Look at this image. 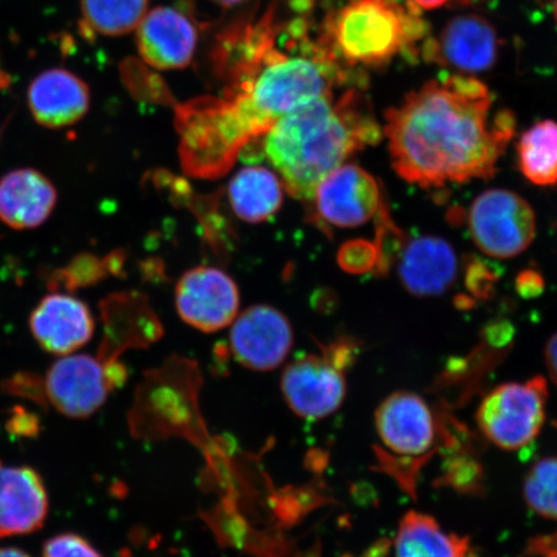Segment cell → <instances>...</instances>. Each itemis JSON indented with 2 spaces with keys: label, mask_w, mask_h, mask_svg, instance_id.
Returning <instances> with one entry per match:
<instances>
[{
  "label": "cell",
  "mask_w": 557,
  "mask_h": 557,
  "mask_svg": "<svg viewBox=\"0 0 557 557\" xmlns=\"http://www.w3.org/2000/svg\"><path fill=\"white\" fill-rule=\"evenodd\" d=\"M239 289L225 271L194 268L181 276L176 287V308L186 324L201 332L226 329L238 315Z\"/></svg>",
  "instance_id": "cell-11"
},
{
  "label": "cell",
  "mask_w": 557,
  "mask_h": 557,
  "mask_svg": "<svg viewBox=\"0 0 557 557\" xmlns=\"http://www.w3.org/2000/svg\"><path fill=\"white\" fill-rule=\"evenodd\" d=\"M0 557H30V555L16 547H2L0 548Z\"/></svg>",
  "instance_id": "cell-36"
},
{
  "label": "cell",
  "mask_w": 557,
  "mask_h": 557,
  "mask_svg": "<svg viewBox=\"0 0 557 557\" xmlns=\"http://www.w3.org/2000/svg\"><path fill=\"white\" fill-rule=\"evenodd\" d=\"M469 228L483 253L508 260L531 247L537 233V220L531 205L519 194L492 189L472 201Z\"/></svg>",
  "instance_id": "cell-9"
},
{
  "label": "cell",
  "mask_w": 557,
  "mask_h": 557,
  "mask_svg": "<svg viewBox=\"0 0 557 557\" xmlns=\"http://www.w3.org/2000/svg\"><path fill=\"white\" fill-rule=\"evenodd\" d=\"M424 58L435 64L470 75L486 72L496 64L498 37L483 16L461 15L451 18L436 38L423 48Z\"/></svg>",
  "instance_id": "cell-13"
},
{
  "label": "cell",
  "mask_w": 557,
  "mask_h": 557,
  "mask_svg": "<svg viewBox=\"0 0 557 557\" xmlns=\"http://www.w3.org/2000/svg\"><path fill=\"white\" fill-rule=\"evenodd\" d=\"M7 429L12 435L34 437L39 434L40 423L37 416L27 412L23 407H16L12 409Z\"/></svg>",
  "instance_id": "cell-32"
},
{
  "label": "cell",
  "mask_w": 557,
  "mask_h": 557,
  "mask_svg": "<svg viewBox=\"0 0 557 557\" xmlns=\"http://www.w3.org/2000/svg\"><path fill=\"white\" fill-rule=\"evenodd\" d=\"M403 287L416 297L441 296L456 282L458 260L450 244L436 236H421L404 246L398 259Z\"/></svg>",
  "instance_id": "cell-19"
},
{
  "label": "cell",
  "mask_w": 557,
  "mask_h": 557,
  "mask_svg": "<svg viewBox=\"0 0 557 557\" xmlns=\"http://www.w3.org/2000/svg\"><path fill=\"white\" fill-rule=\"evenodd\" d=\"M44 557H103L90 543L78 534L64 533L48 540Z\"/></svg>",
  "instance_id": "cell-28"
},
{
  "label": "cell",
  "mask_w": 557,
  "mask_h": 557,
  "mask_svg": "<svg viewBox=\"0 0 557 557\" xmlns=\"http://www.w3.org/2000/svg\"><path fill=\"white\" fill-rule=\"evenodd\" d=\"M2 387L7 394L32 400L44 408H47L48 406L45 380H41L38 374L32 372H18L4 381Z\"/></svg>",
  "instance_id": "cell-29"
},
{
  "label": "cell",
  "mask_w": 557,
  "mask_h": 557,
  "mask_svg": "<svg viewBox=\"0 0 557 557\" xmlns=\"http://www.w3.org/2000/svg\"><path fill=\"white\" fill-rule=\"evenodd\" d=\"M381 138L371 104L350 89L338 101L323 96L277 120L264 134L263 151L290 197L311 203L332 171Z\"/></svg>",
  "instance_id": "cell-2"
},
{
  "label": "cell",
  "mask_w": 557,
  "mask_h": 557,
  "mask_svg": "<svg viewBox=\"0 0 557 557\" xmlns=\"http://www.w3.org/2000/svg\"><path fill=\"white\" fill-rule=\"evenodd\" d=\"M374 422L383 447L395 456L420 458L434 448L435 416L420 395L409 392L388 395L375 410Z\"/></svg>",
  "instance_id": "cell-14"
},
{
  "label": "cell",
  "mask_w": 557,
  "mask_h": 557,
  "mask_svg": "<svg viewBox=\"0 0 557 557\" xmlns=\"http://www.w3.org/2000/svg\"><path fill=\"white\" fill-rule=\"evenodd\" d=\"M492 104L484 83L463 74L408 94L382 128L395 172L422 189L492 178L517 127L510 111L491 117Z\"/></svg>",
  "instance_id": "cell-1"
},
{
  "label": "cell",
  "mask_w": 557,
  "mask_h": 557,
  "mask_svg": "<svg viewBox=\"0 0 557 557\" xmlns=\"http://www.w3.org/2000/svg\"><path fill=\"white\" fill-rule=\"evenodd\" d=\"M125 381V368L116 359L66 355L48 369L45 389L48 404L70 418L92 416Z\"/></svg>",
  "instance_id": "cell-8"
},
{
  "label": "cell",
  "mask_w": 557,
  "mask_h": 557,
  "mask_svg": "<svg viewBox=\"0 0 557 557\" xmlns=\"http://www.w3.org/2000/svg\"><path fill=\"white\" fill-rule=\"evenodd\" d=\"M227 197L240 220L260 224L273 218L281 209L284 185L273 171L264 166H247L230 181Z\"/></svg>",
  "instance_id": "cell-21"
},
{
  "label": "cell",
  "mask_w": 557,
  "mask_h": 557,
  "mask_svg": "<svg viewBox=\"0 0 557 557\" xmlns=\"http://www.w3.org/2000/svg\"><path fill=\"white\" fill-rule=\"evenodd\" d=\"M27 104L41 127L60 129L83 120L90 107L87 83L66 69L54 67L35 76Z\"/></svg>",
  "instance_id": "cell-18"
},
{
  "label": "cell",
  "mask_w": 557,
  "mask_h": 557,
  "mask_svg": "<svg viewBox=\"0 0 557 557\" xmlns=\"http://www.w3.org/2000/svg\"><path fill=\"white\" fill-rule=\"evenodd\" d=\"M273 16L248 27L233 46L232 102L250 137L267 134L277 120L320 97L333 95L339 70L326 50L282 52L276 48Z\"/></svg>",
  "instance_id": "cell-3"
},
{
  "label": "cell",
  "mask_w": 557,
  "mask_h": 557,
  "mask_svg": "<svg viewBox=\"0 0 557 557\" xmlns=\"http://www.w3.org/2000/svg\"><path fill=\"white\" fill-rule=\"evenodd\" d=\"M137 48L146 64L158 70L190 65L198 45L193 21L173 7L146 13L137 27Z\"/></svg>",
  "instance_id": "cell-15"
},
{
  "label": "cell",
  "mask_w": 557,
  "mask_h": 557,
  "mask_svg": "<svg viewBox=\"0 0 557 557\" xmlns=\"http://www.w3.org/2000/svg\"><path fill=\"white\" fill-rule=\"evenodd\" d=\"M355 347L339 341L320 355H306L285 368L282 389L295 413L308 420H320L336 412L345 400V369L351 364Z\"/></svg>",
  "instance_id": "cell-7"
},
{
  "label": "cell",
  "mask_w": 557,
  "mask_h": 557,
  "mask_svg": "<svg viewBox=\"0 0 557 557\" xmlns=\"http://www.w3.org/2000/svg\"><path fill=\"white\" fill-rule=\"evenodd\" d=\"M212 2L221 7H235L246 2V0H212Z\"/></svg>",
  "instance_id": "cell-38"
},
{
  "label": "cell",
  "mask_w": 557,
  "mask_h": 557,
  "mask_svg": "<svg viewBox=\"0 0 557 557\" xmlns=\"http://www.w3.org/2000/svg\"><path fill=\"white\" fill-rule=\"evenodd\" d=\"M543 284L542 276L534 270H525L517 278V288L522 297L531 298L542 294Z\"/></svg>",
  "instance_id": "cell-33"
},
{
  "label": "cell",
  "mask_w": 557,
  "mask_h": 557,
  "mask_svg": "<svg viewBox=\"0 0 557 557\" xmlns=\"http://www.w3.org/2000/svg\"><path fill=\"white\" fill-rule=\"evenodd\" d=\"M496 282V275L482 261L473 260L466 271V285L473 296L486 297Z\"/></svg>",
  "instance_id": "cell-31"
},
{
  "label": "cell",
  "mask_w": 557,
  "mask_h": 557,
  "mask_svg": "<svg viewBox=\"0 0 557 557\" xmlns=\"http://www.w3.org/2000/svg\"><path fill=\"white\" fill-rule=\"evenodd\" d=\"M11 86V76L2 67H0V92Z\"/></svg>",
  "instance_id": "cell-37"
},
{
  "label": "cell",
  "mask_w": 557,
  "mask_h": 557,
  "mask_svg": "<svg viewBox=\"0 0 557 557\" xmlns=\"http://www.w3.org/2000/svg\"><path fill=\"white\" fill-rule=\"evenodd\" d=\"M183 159L199 174L218 172L233 163L250 136L228 100L203 99L180 111Z\"/></svg>",
  "instance_id": "cell-5"
},
{
  "label": "cell",
  "mask_w": 557,
  "mask_h": 557,
  "mask_svg": "<svg viewBox=\"0 0 557 557\" xmlns=\"http://www.w3.org/2000/svg\"><path fill=\"white\" fill-rule=\"evenodd\" d=\"M339 259L341 264L351 273H366L377 264V250L371 243L352 242L346 244Z\"/></svg>",
  "instance_id": "cell-30"
},
{
  "label": "cell",
  "mask_w": 557,
  "mask_h": 557,
  "mask_svg": "<svg viewBox=\"0 0 557 557\" xmlns=\"http://www.w3.org/2000/svg\"><path fill=\"white\" fill-rule=\"evenodd\" d=\"M294 330L283 312L256 305L234 320L230 348L236 360L252 371H273L287 359Z\"/></svg>",
  "instance_id": "cell-12"
},
{
  "label": "cell",
  "mask_w": 557,
  "mask_h": 557,
  "mask_svg": "<svg viewBox=\"0 0 557 557\" xmlns=\"http://www.w3.org/2000/svg\"><path fill=\"white\" fill-rule=\"evenodd\" d=\"M547 398V381L541 375L525 382L504 383L480 403L478 426L500 449L525 448L545 424Z\"/></svg>",
  "instance_id": "cell-6"
},
{
  "label": "cell",
  "mask_w": 557,
  "mask_h": 557,
  "mask_svg": "<svg viewBox=\"0 0 557 557\" xmlns=\"http://www.w3.org/2000/svg\"><path fill=\"white\" fill-rule=\"evenodd\" d=\"M519 169L537 186L557 185V123L542 121L521 135L518 143Z\"/></svg>",
  "instance_id": "cell-23"
},
{
  "label": "cell",
  "mask_w": 557,
  "mask_h": 557,
  "mask_svg": "<svg viewBox=\"0 0 557 557\" xmlns=\"http://www.w3.org/2000/svg\"><path fill=\"white\" fill-rule=\"evenodd\" d=\"M48 508L46 486L37 471L0 461V540L39 531Z\"/></svg>",
  "instance_id": "cell-17"
},
{
  "label": "cell",
  "mask_w": 557,
  "mask_h": 557,
  "mask_svg": "<svg viewBox=\"0 0 557 557\" xmlns=\"http://www.w3.org/2000/svg\"><path fill=\"white\" fill-rule=\"evenodd\" d=\"M150 0H81L83 25L94 34L121 37L137 29Z\"/></svg>",
  "instance_id": "cell-24"
},
{
  "label": "cell",
  "mask_w": 557,
  "mask_h": 557,
  "mask_svg": "<svg viewBox=\"0 0 557 557\" xmlns=\"http://www.w3.org/2000/svg\"><path fill=\"white\" fill-rule=\"evenodd\" d=\"M524 499L540 517L557 520V456L540 459L528 471Z\"/></svg>",
  "instance_id": "cell-25"
},
{
  "label": "cell",
  "mask_w": 557,
  "mask_h": 557,
  "mask_svg": "<svg viewBox=\"0 0 557 557\" xmlns=\"http://www.w3.org/2000/svg\"><path fill=\"white\" fill-rule=\"evenodd\" d=\"M409 2L413 3L414 10L431 11L441 9V7L450 2V0H409Z\"/></svg>",
  "instance_id": "cell-35"
},
{
  "label": "cell",
  "mask_w": 557,
  "mask_h": 557,
  "mask_svg": "<svg viewBox=\"0 0 557 557\" xmlns=\"http://www.w3.org/2000/svg\"><path fill=\"white\" fill-rule=\"evenodd\" d=\"M377 218V240L374 246L377 250L375 269H377L379 275H386L393 263L398 261L408 240L401 230L394 224L385 200H383Z\"/></svg>",
  "instance_id": "cell-26"
},
{
  "label": "cell",
  "mask_w": 557,
  "mask_h": 557,
  "mask_svg": "<svg viewBox=\"0 0 557 557\" xmlns=\"http://www.w3.org/2000/svg\"><path fill=\"white\" fill-rule=\"evenodd\" d=\"M413 9L396 0H351L331 21V54L351 66L379 67L423 37Z\"/></svg>",
  "instance_id": "cell-4"
},
{
  "label": "cell",
  "mask_w": 557,
  "mask_h": 557,
  "mask_svg": "<svg viewBox=\"0 0 557 557\" xmlns=\"http://www.w3.org/2000/svg\"><path fill=\"white\" fill-rule=\"evenodd\" d=\"M545 357L549 377H552L557 387V333L553 334L547 341Z\"/></svg>",
  "instance_id": "cell-34"
},
{
  "label": "cell",
  "mask_w": 557,
  "mask_h": 557,
  "mask_svg": "<svg viewBox=\"0 0 557 557\" xmlns=\"http://www.w3.org/2000/svg\"><path fill=\"white\" fill-rule=\"evenodd\" d=\"M33 337L45 351L66 357L94 337L95 319L88 306L66 294L46 296L32 312Z\"/></svg>",
  "instance_id": "cell-16"
},
{
  "label": "cell",
  "mask_w": 557,
  "mask_h": 557,
  "mask_svg": "<svg viewBox=\"0 0 557 557\" xmlns=\"http://www.w3.org/2000/svg\"><path fill=\"white\" fill-rule=\"evenodd\" d=\"M103 273V264L96 257L83 255L75 257L67 267L52 271L47 276V284L52 289L75 290L100 281Z\"/></svg>",
  "instance_id": "cell-27"
},
{
  "label": "cell",
  "mask_w": 557,
  "mask_h": 557,
  "mask_svg": "<svg viewBox=\"0 0 557 557\" xmlns=\"http://www.w3.org/2000/svg\"><path fill=\"white\" fill-rule=\"evenodd\" d=\"M396 557H473L468 539L445 532L438 522L417 511L404 515L395 539Z\"/></svg>",
  "instance_id": "cell-22"
},
{
  "label": "cell",
  "mask_w": 557,
  "mask_h": 557,
  "mask_svg": "<svg viewBox=\"0 0 557 557\" xmlns=\"http://www.w3.org/2000/svg\"><path fill=\"white\" fill-rule=\"evenodd\" d=\"M383 200L371 173L355 164H343L319 184L311 205L324 225L348 228L364 225L377 215Z\"/></svg>",
  "instance_id": "cell-10"
},
{
  "label": "cell",
  "mask_w": 557,
  "mask_h": 557,
  "mask_svg": "<svg viewBox=\"0 0 557 557\" xmlns=\"http://www.w3.org/2000/svg\"><path fill=\"white\" fill-rule=\"evenodd\" d=\"M554 15H555L556 23H557V0H555V3H554Z\"/></svg>",
  "instance_id": "cell-39"
},
{
  "label": "cell",
  "mask_w": 557,
  "mask_h": 557,
  "mask_svg": "<svg viewBox=\"0 0 557 557\" xmlns=\"http://www.w3.org/2000/svg\"><path fill=\"white\" fill-rule=\"evenodd\" d=\"M58 197L44 173L32 169L11 171L0 178V220L15 230L37 228L51 218Z\"/></svg>",
  "instance_id": "cell-20"
}]
</instances>
